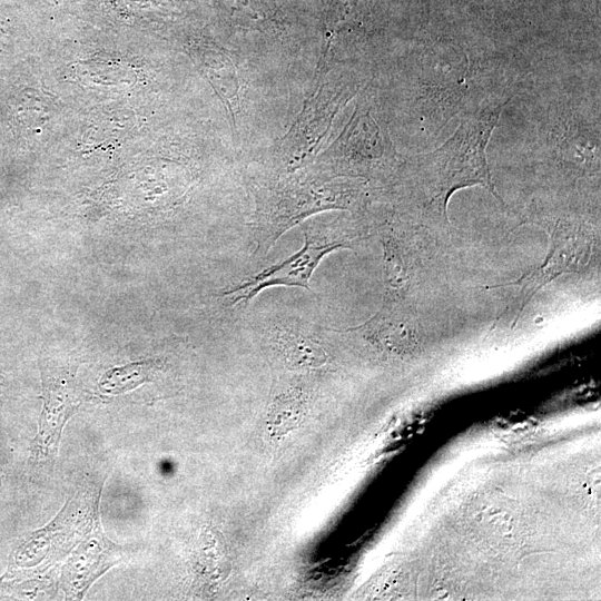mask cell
Here are the masks:
<instances>
[{
	"instance_id": "7a4b0ae2",
	"label": "cell",
	"mask_w": 601,
	"mask_h": 601,
	"mask_svg": "<svg viewBox=\"0 0 601 601\" xmlns=\"http://www.w3.org/2000/svg\"><path fill=\"white\" fill-rule=\"evenodd\" d=\"M363 184L327 187L277 184L256 196L254 238L257 250L266 254L292 226L321 210L357 208L364 203Z\"/></svg>"
},
{
	"instance_id": "6da1fadb",
	"label": "cell",
	"mask_w": 601,
	"mask_h": 601,
	"mask_svg": "<svg viewBox=\"0 0 601 601\" xmlns=\"http://www.w3.org/2000/svg\"><path fill=\"white\" fill-rule=\"evenodd\" d=\"M508 101L465 116L436 149L415 156L410 165V194L418 211L446 224L447 201L457 189L480 185L502 204L486 159V147Z\"/></svg>"
},
{
	"instance_id": "3957f363",
	"label": "cell",
	"mask_w": 601,
	"mask_h": 601,
	"mask_svg": "<svg viewBox=\"0 0 601 601\" xmlns=\"http://www.w3.org/2000/svg\"><path fill=\"white\" fill-rule=\"evenodd\" d=\"M303 247L285 260L248 277L223 294L229 305L248 302L264 288L298 286L309 289V279L321 260L329 253L348 247L354 236L338 230L305 231Z\"/></svg>"
},
{
	"instance_id": "277c9868",
	"label": "cell",
	"mask_w": 601,
	"mask_h": 601,
	"mask_svg": "<svg viewBox=\"0 0 601 601\" xmlns=\"http://www.w3.org/2000/svg\"><path fill=\"white\" fill-rule=\"evenodd\" d=\"M593 235L579 220H558L551 234V248L543 265L514 284L520 287L511 307L515 326L524 307L546 284L563 273H579L590 262Z\"/></svg>"
},
{
	"instance_id": "52a82bcc",
	"label": "cell",
	"mask_w": 601,
	"mask_h": 601,
	"mask_svg": "<svg viewBox=\"0 0 601 601\" xmlns=\"http://www.w3.org/2000/svg\"><path fill=\"white\" fill-rule=\"evenodd\" d=\"M276 344L283 361L290 368H318L327 362V354L323 347L300 332L283 328L276 335Z\"/></svg>"
},
{
	"instance_id": "8992f818",
	"label": "cell",
	"mask_w": 601,
	"mask_h": 601,
	"mask_svg": "<svg viewBox=\"0 0 601 601\" xmlns=\"http://www.w3.org/2000/svg\"><path fill=\"white\" fill-rule=\"evenodd\" d=\"M353 95L348 87L344 86L338 90L321 93L304 109L282 145L290 164L303 160L316 148L339 107Z\"/></svg>"
},
{
	"instance_id": "5b68a950",
	"label": "cell",
	"mask_w": 601,
	"mask_h": 601,
	"mask_svg": "<svg viewBox=\"0 0 601 601\" xmlns=\"http://www.w3.org/2000/svg\"><path fill=\"white\" fill-rule=\"evenodd\" d=\"M336 162L353 176L374 177L395 168L397 156L368 108L357 106L336 142Z\"/></svg>"
},
{
	"instance_id": "ba28073f",
	"label": "cell",
	"mask_w": 601,
	"mask_h": 601,
	"mask_svg": "<svg viewBox=\"0 0 601 601\" xmlns=\"http://www.w3.org/2000/svg\"><path fill=\"white\" fill-rule=\"evenodd\" d=\"M305 413V400L299 391L282 393L272 404L267 425L273 435H284L297 426Z\"/></svg>"
}]
</instances>
